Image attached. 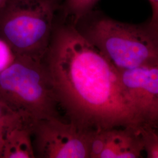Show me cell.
Here are the masks:
<instances>
[{
    "label": "cell",
    "mask_w": 158,
    "mask_h": 158,
    "mask_svg": "<svg viewBox=\"0 0 158 158\" xmlns=\"http://www.w3.org/2000/svg\"><path fill=\"white\" fill-rule=\"evenodd\" d=\"M60 109L85 132L143 124L118 70L72 23L54 27L43 59Z\"/></svg>",
    "instance_id": "6da1fadb"
},
{
    "label": "cell",
    "mask_w": 158,
    "mask_h": 158,
    "mask_svg": "<svg viewBox=\"0 0 158 158\" xmlns=\"http://www.w3.org/2000/svg\"><path fill=\"white\" fill-rule=\"evenodd\" d=\"M74 26L117 69L158 62V31L149 20L124 23L92 11Z\"/></svg>",
    "instance_id": "7a4b0ae2"
},
{
    "label": "cell",
    "mask_w": 158,
    "mask_h": 158,
    "mask_svg": "<svg viewBox=\"0 0 158 158\" xmlns=\"http://www.w3.org/2000/svg\"><path fill=\"white\" fill-rule=\"evenodd\" d=\"M0 102L30 124L60 118L59 103L43 60L14 56L0 70Z\"/></svg>",
    "instance_id": "3957f363"
},
{
    "label": "cell",
    "mask_w": 158,
    "mask_h": 158,
    "mask_svg": "<svg viewBox=\"0 0 158 158\" xmlns=\"http://www.w3.org/2000/svg\"><path fill=\"white\" fill-rule=\"evenodd\" d=\"M62 0H6L0 8V41L14 56L43 60Z\"/></svg>",
    "instance_id": "277c9868"
},
{
    "label": "cell",
    "mask_w": 158,
    "mask_h": 158,
    "mask_svg": "<svg viewBox=\"0 0 158 158\" xmlns=\"http://www.w3.org/2000/svg\"><path fill=\"white\" fill-rule=\"evenodd\" d=\"M31 127L35 157L90 158L93 133L82 131L60 118L37 121Z\"/></svg>",
    "instance_id": "5b68a950"
},
{
    "label": "cell",
    "mask_w": 158,
    "mask_h": 158,
    "mask_svg": "<svg viewBox=\"0 0 158 158\" xmlns=\"http://www.w3.org/2000/svg\"><path fill=\"white\" fill-rule=\"evenodd\" d=\"M121 84L143 123L148 124L158 104V62L118 69Z\"/></svg>",
    "instance_id": "8992f818"
},
{
    "label": "cell",
    "mask_w": 158,
    "mask_h": 158,
    "mask_svg": "<svg viewBox=\"0 0 158 158\" xmlns=\"http://www.w3.org/2000/svg\"><path fill=\"white\" fill-rule=\"evenodd\" d=\"M143 151L138 128H115L96 132L91 136L90 158H141Z\"/></svg>",
    "instance_id": "52a82bcc"
},
{
    "label": "cell",
    "mask_w": 158,
    "mask_h": 158,
    "mask_svg": "<svg viewBox=\"0 0 158 158\" xmlns=\"http://www.w3.org/2000/svg\"><path fill=\"white\" fill-rule=\"evenodd\" d=\"M31 124L24 123L6 136L1 158H35Z\"/></svg>",
    "instance_id": "ba28073f"
},
{
    "label": "cell",
    "mask_w": 158,
    "mask_h": 158,
    "mask_svg": "<svg viewBox=\"0 0 158 158\" xmlns=\"http://www.w3.org/2000/svg\"><path fill=\"white\" fill-rule=\"evenodd\" d=\"M24 123L27 122L19 114L5 103L0 102V158L7 134L14 128Z\"/></svg>",
    "instance_id": "9c48e42d"
},
{
    "label": "cell",
    "mask_w": 158,
    "mask_h": 158,
    "mask_svg": "<svg viewBox=\"0 0 158 158\" xmlns=\"http://www.w3.org/2000/svg\"><path fill=\"white\" fill-rule=\"evenodd\" d=\"M100 0H62L64 15L75 25L86 15L93 11Z\"/></svg>",
    "instance_id": "30bf717a"
},
{
    "label": "cell",
    "mask_w": 158,
    "mask_h": 158,
    "mask_svg": "<svg viewBox=\"0 0 158 158\" xmlns=\"http://www.w3.org/2000/svg\"><path fill=\"white\" fill-rule=\"evenodd\" d=\"M138 131L147 158H158V128L143 123L138 127Z\"/></svg>",
    "instance_id": "8fae6325"
},
{
    "label": "cell",
    "mask_w": 158,
    "mask_h": 158,
    "mask_svg": "<svg viewBox=\"0 0 158 158\" xmlns=\"http://www.w3.org/2000/svg\"><path fill=\"white\" fill-rule=\"evenodd\" d=\"M152 8V15L149 21L158 31V0H148Z\"/></svg>",
    "instance_id": "7c38bea8"
},
{
    "label": "cell",
    "mask_w": 158,
    "mask_h": 158,
    "mask_svg": "<svg viewBox=\"0 0 158 158\" xmlns=\"http://www.w3.org/2000/svg\"><path fill=\"white\" fill-rule=\"evenodd\" d=\"M148 124L151 125L158 128V104L156 111L153 115L152 118L151 119Z\"/></svg>",
    "instance_id": "4fadbf2b"
},
{
    "label": "cell",
    "mask_w": 158,
    "mask_h": 158,
    "mask_svg": "<svg viewBox=\"0 0 158 158\" xmlns=\"http://www.w3.org/2000/svg\"><path fill=\"white\" fill-rule=\"evenodd\" d=\"M6 0H0V8L4 6V4H6Z\"/></svg>",
    "instance_id": "5bb4252c"
}]
</instances>
